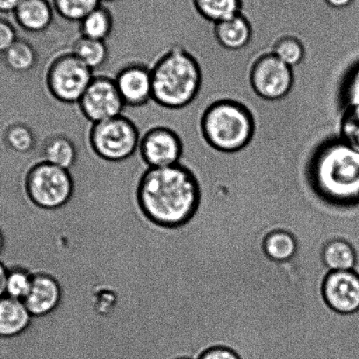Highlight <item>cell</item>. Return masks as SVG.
I'll list each match as a JSON object with an SVG mask.
<instances>
[{"instance_id": "6da1fadb", "label": "cell", "mask_w": 359, "mask_h": 359, "mask_svg": "<svg viewBox=\"0 0 359 359\" xmlns=\"http://www.w3.org/2000/svg\"><path fill=\"white\" fill-rule=\"evenodd\" d=\"M137 200L153 224L177 229L196 215L201 201L200 177L182 163L146 168L138 177Z\"/></svg>"}, {"instance_id": "7a4b0ae2", "label": "cell", "mask_w": 359, "mask_h": 359, "mask_svg": "<svg viewBox=\"0 0 359 359\" xmlns=\"http://www.w3.org/2000/svg\"><path fill=\"white\" fill-rule=\"evenodd\" d=\"M309 181L320 197L341 205L359 204V151L341 139L320 146L309 166Z\"/></svg>"}, {"instance_id": "3957f363", "label": "cell", "mask_w": 359, "mask_h": 359, "mask_svg": "<svg viewBox=\"0 0 359 359\" xmlns=\"http://www.w3.org/2000/svg\"><path fill=\"white\" fill-rule=\"evenodd\" d=\"M151 69L152 101L163 109H184L200 93L203 80L200 62L180 45H173L163 51Z\"/></svg>"}, {"instance_id": "277c9868", "label": "cell", "mask_w": 359, "mask_h": 359, "mask_svg": "<svg viewBox=\"0 0 359 359\" xmlns=\"http://www.w3.org/2000/svg\"><path fill=\"white\" fill-rule=\"evenodd\" d=\"M201 132L209 146L222 153L242 151L255 133V121L249 108L235 100H219L204 111Z\"/></svg>"}, {"instance_id": "5b68a950", "label": "cell", "mask_w": 359, "mask_h": 359, "mask_svg": "<svg viewBox=\"0 0 359 359\" xmlns=\"http://www.w3.org/2000/svg\"><path fill=\"white\" fill-rule=\"evenodd\" d=\"M24 191L37 208L57 210L72 200L76 190L75 177L71 170L38 160L22 174Z\"/></svg>"}, {"instance_id": "8992f818", "label": "cell", "mask_w": 359, "mask_h": 359, "mask_svg": "<svg viewBox=\"0 0 359 359\" xmlns=\"http://www.w3.org/2000/svg\"><path fill=\"white\" fill-rule=\"evenodd\" d=\"M141 134L137 125L121 114L90 124L87 142L97 158L109 163L130 159L138 151Z\"/></svg>"}, {"instance_id": "52a82bcc", "label": "cell", "mask_w": 359, "mask_h": 359, "mask_svg": "<svg viewBox=\"0 0 359 359\" xmlns=\"http://www.w3.org/2000/svg\"><path fill=\"white\" fill-rule=\"evenodd\" d=\"M94 76V72L71 50L62 51L50 59L44 72V86L48 95L64 104H78Z\"/></svg>"}, {"instance_id": "ba28073f", "label": "cell", "mask_w": 359, "mask_h": 359, "mask_svg": "<svg viewBox=\"0 0 359 359\" xmlns=\"http://www.w3.org/2000/svg\"><path fill=\"white\" fill-rule=\"evenodd\" d=\"M249 79L253 92L268 101L284 99L291 92L294 82L292 68L273 52L260 55L254 61Z\"/></svg>"}, {"instance_id": "9c48e42d", "label": "cell", "mask_w": 359, "mask_h": 359, "mask_svg": "<svg viewBox=\"0 0 359 359\" xmlns=\"http://www.w3.org/2000/svg\"><path fill=\"white\" fill-rule=\"evenodd\" d=\"M76 104L80 114L90 124L118 116L126 107L114 79L107 75H94Z\"/></svg>"}, {"instance_id": "30bf717a", "label": "cell", "mask_w": 359, "mask_h": 359, "mask_svg": "<svg viewBox=\"0 0 359 359\" xmlns=\"http://www.w3.org/2000/svg\"><path fill=\"white\" fill-rule=\"evenodd\" d=\"M138 152L146 168H160L181 163L184 144L172 128L158 125L141 135Z\"/></svg>"}, {"instance_id": "8fae6325", "label": "cell", "mask_w": 359, "mask_h": 359, "mask_svg": "<svg viewBox=\"0 0 359 359\" xmlns=\"http://www.w3.org/2000/svg\"><path fill=\"white\" fill-rule=\"evenodd\" d=\"M114 79L126 107H142L152 101L151 66L141 62H128L118 69Z\"/></svg>"}, {"instance_id": "7c38bea8", "label": "cell", "mask_w": 359, "mask_h": 359, "mask_svg": "<svg viewBox=\"0 0 359 359\" xmlns=\"http://www.w3.org/2000/svg\"><path fill=\"white\" fill-rule=\"evenodd\" d=\"M323 296L333 311L341 315L359 312V273L330 271L323 283Z\"/></svg>"}, {"instance_id": "4fadbf2b", "label": "cell", "mask_w": 359, "mask_h": 359, "mask_svg": "<svg viewBox=\"0 0 359 359\" xmlns=\"http://www.w3.org/2000/svg\"><path fill=\"white\" fill-rule=\"evenodd\" d=\"M62 288L60 282L45 271H34L32 285L23 302L33 317L50 315L60 306Z\"/></svg>"}, {"instance_id": "5bb4252c", "label": "cell", "mask_w": 359, "mask_h": 359, "mask_svg": "<svg viewBox=\"0 0 359 359\" xmlns=\"http://www.w3.org/2000/svg\"><path fill=\"white\" fill-rule=\"evenodd\" d=\"M55 10L51 0H23L13 13L17 25L30 34H41L53 24Z\"/></svg>"}, {"instance_id": "9a60e30c", "label": "cell", "mask_w": 359, "mask_h": 359, "mask_svg": "<svg viewBox=\"0 0 359 359\" xmlns=\"http://www.w3.org/2000/svg\"><path fill=\"white\" fill-rule=\"evenodd\" d=\"M34 317L20 299L0 298V338L12 339L26 332Z\"/></svg>"}, {"instance_id": "2e32d148", "label": "cell", "mask_w": 359, "mask_h": 359, "mask_svg": "<svg viewBox=\"0 0 359 359\" xmlns=\"http://www.w3.org/2000/svg\"><path fill=\"white\" fill-rule=\"evenodd\" d=\"M216 41L223 48L230 51L241 50L252 41L253 29L248 17L239 13L229 20L215 24Z\"/></svg>"}, {"instance_id": "e0dca14e", "label": "cell", "mask_w": 359, "mask_h": 359, "mask_svg": "<svg viewBox=\"0 0 359 359\" xmlns=\"http://www.w3.org/2000/svg\"><path fill=\"white\" fill-rule=\"evenodd\" d=\"M78 158V148L68 135L55 133L45 138L41 149V160L71 170L76 165Z\"/></svg>"}, {"instance_id": "ac0fdd59", "label": "cell", "mask_w": 359, "mask_h": 359, "mask_svg": "<svg viewBox=\"0 0 359 359\" xmlns=\"http://www.w3.org/2000/svg\"><path fill=\"white\" fill-rule=\"evenodd\" d=\"M324 266L330 271L355 270L358 264V252L351 242L341 237L330 240L322 252Z\"/></svg>"}, {"instance_id": "d6986e66", "label": "cell", "mask_w": 359, "mask_h": 359, "mask_svg": "<svg viewBox=\"0 0 359 359\" xmlns=\"http://www.w3.org/2000/svg\"><path fill=\"white\" fill-rule=\"evenodd\" d=\"M6 67L15 74H26L33 71L39 62V54L29 41L17 39L3 54Z\"/></svg>"}, {"instance_id": "ffe728a7", "label": "cell", "mask_w": 359, "mask_h": 359, "mask_svg": "<svg viewBox=\"0 0 359 359\" xmlns=\"http://www.w3.org/2000/svg\"><path fill=\"white\" fill-rule=\"evenodd\" d=\"M191 6L201 19L215 25L242 13L243 0H191Z\"/></svg>"}, {"instance_id": "44dd1931", "label": "cell", "mask_w": 359, "mask_h": 359, "mask_svg": "<svg viewBox=\"0 0 359 359\" xmlns=\"http://www.w3.org/2000/svg\"><path fill=\"white\" fill-rule=\"evenodd\" d=\"M69 50L93 72L102 68L109 59V48L106 41L86 36L76 38Z\"/></svg>"}, {"instance_id": "7402d4cb", "label": "cell", "mask_w": 359, "mask_h": 359, "mask_svg": "<svg viewBox=\"0 0 359 359\" xmlns=\"http://www.w3.org/2000/svg\"><path fill=\"white\" fill-rule=\"evenodd\" d=\"M3 139L6 147L15 154H30L37 145L36 132L30 125L22 121L6 124Z\"/></svg>"}, {"instance_id": "603a6c76", "label": "cell", "mask_w": 359, "mask_h": 359, "mask_svg": "<svg viewBox=\"0 0 359 359\" xmlns=\"http://www.w3.org/2000/svg\"><path fill=\"white\" fill-rule=\"evenodd\" d=\"M263 248L271 260L285 263L296 255L297 242L294 236L287 230L275 229L264 237Z\"/></svg>"}, {"instance_id": "cb8c5ba5", "label": "cell", "mask_w": 359, "mask_h": 359, "mask_svg": "<svg viewBox=\"0 0 359 359\" xmlns=\"http://www.w3.org/2000/svg\"><path fill=\"white\" fill-rule=\"evenodd\" d=\"M79 24L80 36L106 41L113 33L114 19L110 10L100 5Z\"/></svg>"}, {"instance_id": "d4e9b609", "label": "cell", "mask_w": 359, "mask_h": 359, "mask_svg": "<svg viewBox=\"0 0 359 359\" xmlns=\"http://www.w3.org/2000/svg\"><path fill=\"white\" fill-rule=\"evenodd\" d=\"M55 13L66 22L79 23L101 5L100 0H51Z\"/></svg>"}, {"instance_id": "484cf974", "label": "cell", "mask_w": 359, "mask_h": 359, "mask_svg": "<svg viewBox=\"0 0 359 359\" xmlns=\"http://www.w3.org/2000/svg\"><path fill=\"white\" fill-rule=\"evenodd\" d=\"M273 53L291 68L301 65L305 57V47L299 38L285 36L274 43Z\"/></svg>"}, {"instance_id": "4316f807", "label": "cell", "mask_w": 359, "mask_h": 359, "mask_svg": "<svg viewBox=\"0 0 359 359\" xmlns=\"http://www.w3.org/2000/svg\"><path fill=\"white\" fill-rule=\"evenodd\" d=\"M33 276V271L27 268L13 266L11 269H8L6 295L23 302L29 294Z\"/></svg>"}, {"instance_id": "83f0119b", "label": "cell", "mask_w": 359, "mask_h": 359, "mask_svg": "<svg viewBox=\"0 0 359 359\" xmlns=\"http://www.w3.org/2000/svg\"><path fill=\"white\" fill-rule=\"evenodd\" d=\"M340 139L359 151V104L345 108L340 123Z\"/></svg>"}, {"instance_id": "f1b7e54d", "label": "cell", "mask_w": 359, "mask_h": 359, "mask_svg": "<svg viewBox=\"0 0 359 359\" xmlns=\"http://www.w3.org/2000/svg\"><path fill=\"white\" fill-rule=\"evenodd\" d=\"M17 39V30L13 24L0 18V55L4 54Z\"/></svg>"}, {"instance_id": "f546056e", "label": "cell", "mask_w": 359, "mask_h": 359, "mask_svg": "<svg viewBox=\"0 0 359 359\" xmlns=\"http://www.w3.org/2000/svg\"><path fill=\"white\" fill-rule=\"evenodd\" d=\"M346 106L359 104V67L352 73L346 86Z\"/></svg>"}, {"instance_id": "4dcf8cb0", "label": "cell", "mask_w": 359, "mask_h": 359, "mask_svg": "<svg viewBox=\"0 0 359 359\" xmlns=\"http://www.w3.org/2000/svg\"><path fill=\"white\" fill-rule=\"evenodd\" d=\"M198 359H240V358L231 348L215 346L208 348Z\"/></svg>"}, {"instance_id": "1f68e13d", "label": "cell", "mask_w": 359, "mask_h": 359, "mask_svg": "<svg viewBox=\"0 0 359 359\" xmlns=\"http://www.w3.org/2000/svg\"><path fill=\"white\" fill-rule=\"evenodd\" d=\"M329 8L334 10H344L351 8L355 0H323Z\"/></svg>"}, {"instance_id": "d6a6232c", "label": "cell", "mask_w": 359, "mask_h": 359, "mask_svg": "<svg viewBox=\"0 0 359 359\" xmlns=\"http://www.w3.org/2000/svg\"><path fill=\"white\" fill-rule=\"evenodd\" d=\"M23 0H0V13H15Z\"/></svg>"}, {"instance_id": "836d02e7", "label": "cell", "mask_w": 359, "mask_h": 359, "mask_svg": "<svg viewBox=\"0 0 359 359\" xmlns=\"http://www.w3.org/2000/svg\"><path fill=\"white\" fill-rule=\"evenodd\" d=\"M8 269L0 262V298L6 296V280H8Z\"/></svg>"}, {"instance_id": "e575fe53", "label": "cell", "mask_w": 359, "mask_h": 359, "mask_svg": "<svg viewBox=\"0 0 359 359\" xmlns=\"http://www.w3.org/2000/svg\"><path fill=\"white\" fill-rule=\"evenodd\" d=\"M5 243L4 235H3L1 230H0V253H1L2 250L5 248Z\"/></svg>"}, {"instance_id": "d590c367", "label": "cell", "mask_w": 359, "mask_h": 359, "mask_svg": "<svg viewBox=\"0 0 359 359\" xmlns=\"http://www.w3.org/2000/svg\"><path fill=\"white\" fill-rule=\"evenodd\" d=\"M101 2L102 1H104V2H114V1H117V0H100Z\"/></svg>"}, {"instance_id": "8d00e7d4", "label": "cell", "mask_w": 359, "mask_h": 359, "mask_svg": "<svg viewBox=\"0 0 359 359\" xmlns=\"http://www.w3.org/2000/svg\"><path fill=\"white\" fill-rule=\"evenodd\" d=\"M203 341V340H202ZM204 346V345H203Z\"/></svg>"}, {"instance_id": "74e56055", "label": "cell", "mask_w": 359, "mask_h": 359, "mask_svg": "<svg viewBox=\"0 0 359 359\" xmlns=\"http://www.w3.org/2000/svg\"><path fill=\"white\" fill-rule=\"evenodd\" d=\"M180 359H190V358H180Z\"/></svg>"}]
</instances>
